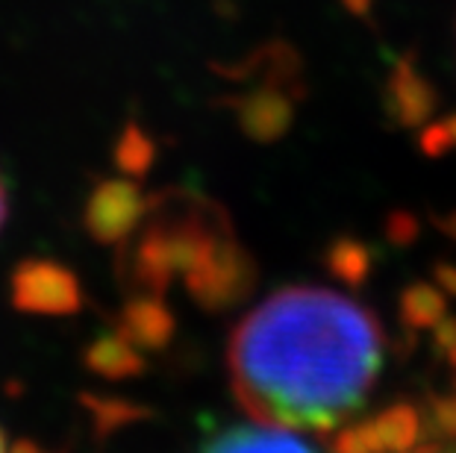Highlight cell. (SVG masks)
<instances>
[{"label":"cell","instance_id":"obj_8","mask_svg":"<svg viewBox=\"0 0 456 453\" xmlns=\"http://www.w3.org/2000/svg\"><path fill=\"white\" fill-rule=\"evenodd\" d=\"M453 356H456V351H453Z\"/></svg>","mask_w":456,"mask_h":453},{"label":"cell","instance_id":"obj_2","mask_svg":"<svg viewBox=\"0 0 456 453\" xmlns=\"http://www.w3.org/2000/svg\"><path fill=\"white\" fill-rule=\"evenodd\" d=\"M198 453H322L304 433L274 427V424H236L218 430L200 445Z\"/></svg>","mask_w":456,"mask_h":453},{"label":"cell","instance_id":"obj_6","mask_svg":"<svg viewBox=\"0 0 456 453\" xmlns=\"http://www.w3.org/2000/svg\"><path fill=\"white\" fill-rule=\"evenodd\" d=\"M442 277H444V286L456 292V271H453V268H442Z\"/></svg>","mask_w":456,"mask_h":453},{"label":"cell","instance_id":"obj_5","mask_svg":"<svg viewBox=\"0 0 456 453\" xmlns=\"http://www.w3.org/2000/svg\"><path fill=\"white\" fill-rule=\"evenodd\" d=\"M6 209H9V204H6V189H4V180H0V227H4V221H6Z\"/></svg>","mask_w":456,"mask_h":453},{"label":"cell","instance_id":"obj_7","mask_svg":"<svg viewBox=\"0 0 456 453\" xmlns=\"http://www.w3.org/2000/svg\"><path fill=\"white\" fill-rule=\"evenodd\" d=\"M0 453H6V441H4V433H0Z\"/></svg>","mask_w":456,"mask_h":453},{"label":"cell","instance_id":"obj_3","mask_svg":"<svg viewBox=\"0 0 456 453\" xmlns=\"http://www.w3.org/2000/svg\"><path fill=\"white\" fill-rule=\"evenodd\" d=\"M406 312L415 324H439L444 315V301L430 286H415L406 295Z\"/></svg>","mask_w":456,"mask_h":453},{"label":"cell","instance_id":"obj_1","mask_svg":"<svg viewBox=\"0 0 456 453\" xmlns=\"http://www.w3.org/2000/svg\"><path fill=\"white\" fill-rule=\"evenodd\" d=\"M380 368L374 315L318 286L280 288L230 339V383L248 416L297 433L333 430L362 409Z\"/></svg>","mask_w":456,"mask_h":453},{"label":"cell","instance_id":"obj_4","mask_svg":"<svg viewBox=\"0 0 456 453\" xmlns=\"http://www.w3.org/2000/svg\"><path fill=\"white\" fill-rule=\"evenodd\" d=\"M439 424L456 436V398H448L439 403Z\"/></svg>","mask_w":456,"mask_h":453}]
</instances>
